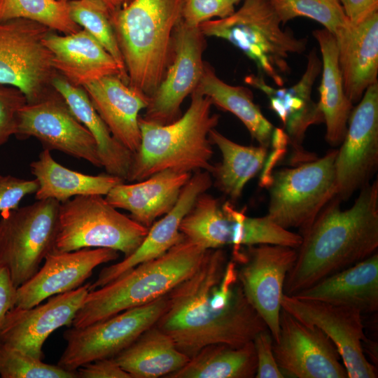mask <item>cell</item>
Returning a JSON list of instances; mask_svg holds the SVG:
<instances>
[{"label":"cell","instance_id":"8992f818","mask_svg":"<svg viewBox=\"0 0 378 378\" xmlns=\"http://www.w3.org/2000/svg\"><path fill=\"white\" fill-rule=\"evenodd\" d=\"M243 1L231 15L206 21L199 28L205 36L232 43L253 60L276 86H284V76L290 71V55L304 52L307 40L281 28V20L269 0Z\"/></svg>","mask_w":378,"mask_h":378},{"label":"cell","instance_id":"9c48e42d","mask_svg":"<svg viewBox=\"0 0 378 378\" xmlns=\"http://www.w3.org/2000/svg\"><path fill=\"white\" fill-rule=\"evenodd\" d=\"M337 150L293 168L275 172L269 184L267 216L286 229H307L336 196Z\"/></svg>","mask_w":378,"mask_h":378},{"label":"cell","instance_id":"4316f807","mask_svg":"<svg viewBox=\"0 0 378 378\" xmlns=\"http://www.w3.org/2000/svg\"><path fill=\"white\" fill-rule=\"evenodd\" d=\"M294 296L357 309H378V253L328 276Z\"/></svg>","mask_w":378,"mask_h":378},{"label":"cell","instance_id":"8d00e7d4","mask_svg":"<svg viewBox=\"0 0 378 378\" xmlns=\"http://www.w3.org/2000/svg\"><path fill=\"white\" fill-rule=\"evenodd\" d=\"M281 24L298 17L320 23L335 38L351 24L339 0H269Z\"/></svg>","mask_w":378,"mask_h":378},{"label":"cell","instance_id":"ee69618b","mask_svg":"<svg viewBox=\"0 0 378 378\" xmlns=\"http://www.w3.org/2000/svg\"><path fill=\"white\" fill-rule=\"evenodd\" d=\"M17 288L8 270L0 267V331L8 312L15 306Z\"/></svg>","mask_w":378,"mask_h":378},{"label":"cell","instance_id":"d6a6232c","mask_svg":"<svg viewBox=\"0 0 378 378\" xmlns=\"http://www.w3.org/2000/svg\"><path fill=\"white\" fill-rule=\"evenodd\" d=\"M256 370L253 341L241 346L212 344L201 349L167 378H252Z\"/></svg>","mask_w":378,"mask_h":378},{"label":"cell","instance_id":"83f0119b","mask_svg":"<svg viewBox=\"0 0 378 378\" xmlns=\"http://www.w3.org/2000/svg\"><path fill=\"white\" fill-rule=\"evenodd\" d=\"M321 55V80L318 88V108L326 124V139L332 146L343 141L353 104L348 99L338 62L335 37L325 29L312 32Z\"/></svg>","mask_w":378,"mask_h":378},{"label":"cell","instance_id":"277c9868","mask_svg":"<svg viewBox=\"0 0 378 378\" xmlns=\"http://www.w3.org/2000/svg\"><path fill=\"white\" fill-rule=\"evenodd\" d=\"M183 0H133L111 15L128 85L149 98L162 82L173 56L175 28Z\"/></svg>","mask_w":378,"mask_h":378},{"label":"cell","instance_id":"7bdbcfd3","mask_svg":"<svg viewBox=\"0 0 378 378\" xmlns=\"http://www.w3.org/2000/svg\"><path fill=\"white\" fill-rule=\"evenodd\" d=\"M80 378H132L113 358L96 360L76 370Z\"/></svg>","mask_w":378,"mask_h":378},{"label":"cell","instance_id":"b9f144b4","mask_svg":"<svg viewBox=\"0 0 378 378\" xmlns=\"http://www.w3.org/2000/svg\"><path fill=\"white\" fill-rule=\"evenodd\" d=\"M273 337L268 329L258 332L253 340L256 360V378H283L273 351Z\"/></svg>","mask_w":378,"mask_h":378},{"label":"cell","instance_id":"ac0fdd59","mask_svg":"<svg viewBox=\"0 0 378 378\" xmlns=\"http://www.w3.org/2000/svg\"><path fill=\"white\" fill-rule=\"evenodd\" d=\"M205 36L199 27L187 25L181 20L175 28L173 56L165 75L146 108L144 120L165 125L181 116V105L196 89L202 76L205 62Z\"/></svg>","mask_w":378,"mask_h":378},{"label":"cell","instance_id":"1f68e13d","mask_svg":"<svg viewBox=\"0 0 378 378\" xmlns=\"http://www.w3.org/2000/svg\"><path fill=\"white\" fill-rule=\"evenodd\" d=\"M197 88L207 96L213 104L237 117L259 145L269 147L274 126L254 103L253 94L248 88L226 83L206 62Z\"/></svg>","mask_w":378,"mask_h":378},{"label":"cell","instance_id":"f546056e","mask_svg":"<svg viewBox=\"0 0 378 378\" xmlns=\"http://www.w3.org/2000/svg\"><path fill=\"white\" fill-rule=\"evenodd\" d=\"M31 173L38 183L35 199H52L59 203L79 195L105 196L115 186L125 182L109 174L88 175L58 163L48 149L30 164Z\"/></svg>","mask_w":378,"mask_h":378},{"label":"cell","instance_id":"ba28073f","mask_svg":"<svg viewBox=\"0 0 378 378\" xmlns=\"http://www.w3.org/2000/svg\"><path fill=\"white\" fill-rule=\"evenodd\" d=\"M180 232L204 249L262 244L298 248L302 242L300 234L277 225L267 216H248L230 202L221 203L205 192L197 198L183 219Z\"/></svg>","mask_w":378,"mask_h":378},{"label":"cell","instance_id":"74e56055","mask_svg":"<svg viewBox=\"0 0 378 378\" xmlns=\"http://www.w3.org/2000/svg\"><path fill=\"white\" fill-rule=\"evenodd\" d=\"M0 377L2 378H77L69 371L48 364L21 351L0 342Z\"/></svg>","mask_w":378,"mask_h":378},{"label":"cell","instance_id":"836d02e7","mask_svg":"<svg viewBox=\"0 0 378 378\" xmlns=\"http://www.w3.org/2000/svg\"><path fill=\"white\" fill-rule=\"evenodd\" d=\"M212 144L219 149L222 160L211 174L218 189L232 200H238L246 183L262 169L267 155V148L239 144L215 128L209 134Z\"/></svg>","mask_w":378,"mask_h":378},{"label":"cell","instance_id":"cb8c5ba5","mask_svg":"<svg viewBox=\"0 0 378 378\" xmlns=\"http://www.w3.org/2000/svg\"><path fill=\"white\" fill-rule=\"evenodd\" d=\"M190 172L165 169L133 183H120L106 195L113 207L130 212V217L149 228L176 204Z\"/></svg>","mask_w":378,"mask_h":378},{"label":"cell","instance_id":"d4e9b609","mask_svg":"<svg viewBox=\"0 0 378 378\" xmlns=\"http://www.w3.org/2000/svg\"><path fill=\"white\" fill-rule=\"evenodd\" d=\"M44 43L52 54L55 71L75 86L85 85L111 75L122 79L113 57L87 31L58 35L51 31Z\"/></svg>","mask_w":378,"mask_h":378},{"label":"cell","instance_id":"603a6c76","mask_svg":"<svg viewBox=\"0 0 378 378\" xmlns=\"http://www.w3.org/2000/svg\"><path fill=\"white\" fill-rule=\"evenodd\" d=\"M83 88L114 138L135 153L141 143L139 112L147 108L150 98L118 75L103 77Z\"/></svg>","mask_w":378,"mask_h":378},{"label":"cell","instance_id":"bcb514c9","mask_svg":"<svg viewBox=\"0 0 378 378\" xmlns=\"http://www.w3.org/2000/svg\"><path fill=\"white\" fill-rule=\"evenodd\" d=\"M102 4L109 13L110 15L121 10L133 0H96Z\"/></svg>","mask_w":378,"mask_h":378},{"label":"cell","instance_id":"7c38bea8","mask_svg":"<svg viewBox=\"0 0 378 378\" xmlns=\"http://www.w3.org/2000/svg\"><path fill=\"white\" fill-rule=\"evenodd\" d=\"M166 302L167 295L92 324L67 329L63 334L66 348L57 365L76 371L92 361L113 358L156 323Z\"/></svg>","mask_w":378,"mask_h":378},{"label":"cell","instance_id":"e0dca14e","mask_svg":"<svg viewBox=\"0 0 378 378\" xmlns=\"http://www.w3.org/2000/svg\"><path fill=\"white\" fill-rule=\"evenodd\" d=\"M279 334L273 351L281 371L298 378H348L340 355L318 328L307 325L281 308Z\"/></svg>","mask_w":378,"mask_h":378},{"label":"cell","instance_id":"7402d4cb","mask_svg":"<svg viewBox=\"0 0 378 378\" xmlns=\"http://www.w3.org/2000/svg\"><path fill=\"white\" fill-rule=\"evenodd\" d=\"M322 62L315 48L308 56L305 70L300 80L289 87L268 84L260 75L245 77V83L264 93L271 108L282 121L288 136L295 147H298L308 127L323 122L318 103L312 100L314 84L321 72Z\"/></svg>","mask_w":378,"mask_h":378},{"label":"cell","instance_id":"4dcf8cb0","mask_svg":"<svg viewBox=\"0 0 378 378\" xmlns=\"http://www.w3.org/2000/svg\"><path fill=\"white\" fill-rule=\"evenodd\" d=\"M113 358L132 378L167 377L190 359L155 324Z\"/></svg>","mask_w":378,"mask_h":378},{"label":"cell","instance_id":"484cf974","mask_svg":"<svg viewBox=\"0 0 378 378\" xmlns=\"http://www.w3.org/2000/svg\"><path fill=\"white\" fill-rule=\"evenodd\" d=\"M346 94L354 104L377 82L378 11L335 38Z\"/></svg>","mask_w":378,"mask_h":378},{"label":"cell","instance_id":"5b68a950","mask_svg":"<svg viewBox=\"0 0 378 378\" xmlns=\"http://www.w3.org/2000/svg\"><path fill=\"white\" fill-rule=\"evenodd\" d=\"M207 250L184 237L160 257L90 290L72 326L82 328L166 295L197 268Z\"/></svg>","mask_w":378,"mask_h":378},{"label":"cell","instance_id":"8fae6325","mask_svg":"<svg viewBox=\"0 0 378 378\" xmlns=\"http://www.w3.org/2000/svg\"><path fill=\"white\" fill-rule=\"evenodd\" d=\"M51 31L24 18L0 21V84L20 90L27 103L36 102L54 90L52 82L58 73L44 43Z\"/></svg>","mask_w":378,"mask_h":378},{"label":"cell","instance_id":"30bf717a","mask_svg":"<svg viewBox=\"0 0 378 378\" xmlns=\"http://www.w3.org/2000/svg\"><path fill=\"white\" fill-rule=\"evenodd\" d=\"M59 204L52 199L38 200L1 213L0 267L8 270L16 288L36 274L53 250Z\"/></svg>","mask_w":378,"mask_h":378},{"label":"cell","instance_id":"e575fe53","mask_svg":"<svg viewBox=\"0 0 378 378\" xmlns=\"http://www.w3.org/2000/svg\"><path fill=\"white\" fill-rule=\"evenodd\" d=\"M69 0H0V21L24 18L41 23L65 35L82 28L73 21Z\"/></svg>","mask_w":378,"mask_h":378},{"label":"cell","instance_id":"d590c367","mask_svg":"<svg viewBox=\"0 0 378 378\" xmlns=\"http://www.w3.org/2000/svg\"><path fill=\"white\" fill-rule=\"evenodd\" d=\"M69 15L74 22L90 34L113 57L125 83L128 84L123 58L106 8L96 0H69Z\"/></svg>","mask_w":378,"mask_h":378},{"label":"cell","instance_id":"3957f363","mask_svg":"<svg viewBox=\"0 0 378 378\" xmlns=\"http://www.w3.org/2000/svg\"><path fill=\"white\" fill-rule=\"evenodd\" d=\"M211 99L196 88L186 113L175 121L160 125L139 117L141 143L134 153L127 178L136 182L165 169L213 172L210 131L219 115L211 113Z\"/></svg>","mask_w":378,"mask_h":378},{"label":"cell","instance_id":"f35d334b","mask_svg":"<svg viewBox=\"0 0 378 378\" xmlns=\"http://www.w3.org/2000/svg\"><path fill=\"white\" fill-rule=\"evenodd\" d=\"M27 103L18 88L0 84V146L17 132L19 113Z\"/></svg>","mask_w":378,"mask_h":378},{"label":"cell","instance_id":"f1b7e54d","mask_svg":"<svg viewBox=\"0 0 378 378\" xmlns=\"http://www.w3.org/2000/svg\"><path fill=\"white\" fill-rule=\"evenodd\" d=\"M52 86L94 137L102 167L106 173L126 181L134 154L114 138L85 89L72 85L59 74L54 78Z\"/></svg>","mask_w":378,"mask_h":378},{"label":"cell","instance_id":"d6986e66","mask_svg":"<svg viewBox=\"0 0 378 378\" xmlns=\"http://www.w3.org/2000/svg\"><path fill=\"white\" fill-rule=\"evenodd\" d=\"M90 284L53 295L48 302L30 308L15 306L6 316L0 342L42 360L43 344L50 334L62 326H72Z\"/></svg>","mask_w":378,"mask_h":378},{"label":"cell","instance_id":"5bb4252c","mask_svg":"<svg viewBox=\"0 0 378 378\" xmlns=\"http://www.w3.org/2000/svg\"><path fill=\"white\" fill-rule=\"evenodd\" d=\"M358 103L335 160V197L341 201L370 183L378 164V82Z\"/></svg>","mask_w":378,"mask_h":378},{"label":"cell","instance_id":"4fadbf2b","mask_svg":"<svg viewBox=\"0 0 378 378\" xmlns=\"http://www.w3.org/2000/svg\"><path fill=\"white\" fill-rule=\"evenodd\" d=\"M297 255V248L279 244L233 247L232 258L244 295L267 325L274 342L279 338L285 281Z\"/></svg>","mask_w":378,"mask_h":378},{"label":"cell","instance_id":"60d3db41","mask_svg":"<svg viewBox=\"0 0 378 378\" xmlns=\"http://www.w3.org/2000/svg\"><path fill=\"white\" fill-rule=\"evenodd\" d=\"M38 188V183L35 178L30 180L0 174V212L18 208L25 196L35 194Z\"/></svg>","mask_w":378,"mask_h":378},{"label":"cell","instance_id":"9a60e30c","mask_svg":"<svg viewBox=\"0 0 378 378\" xmlns=\"http://www.w3.org/2000/svg\"><path fill=\"white\" fill-rule=\"evenodd\" d=\"M15 135L20 139L34 137L45 149L61 151L102 167L94 137L55 89L41 99L22 106Z\"/></svg>","mask_w":378,"mask_h":378},{"label":"cell","instance_id":"ffe728a7","mask_svg":"<svg viewBox=\"0 0 378 378\" xmlns=\"http://www.w3.org/2000/svg\"><path fill=\"white\" fill-rule=\"evenodd\" d=\"M118 256V251L106 248L52 250L36 274L17 288L15 307L30 308L53 295L76 289L97 267Z\"/></svg>","mask_w":378,"mask_h":378},{"label":"cell","instance_id":"f6af8a7d","mask_svg":"<svg viewBox=\"0 0 378 378\" xmlns=\"http://www.w3.org/2000/svg\"><path fill=\"white\" fill-rule=\"evenodd\" d=\"M351 23H360L378 11V0H339Z\"/></svg>","mask_w":378,"mask_h":378},{"label":"cell","instance_id":"2e32d148","mask_svg":"<svg viewBox=\"0 0 378 378\" xmlns=\"http://www.w3.org/2000/svg\"><path fill=\"white\" fill-rule=\"evenodd\" d=\"M281 308L300 321L321 329L336 346L348 378H376L377 369L365 356L367 341L362 313L355 309L284 294Z\"/></svg>","mask_w":378,"mask_h":378},{"label":"cell","instance_id":"7dc6e473","mask_svg":"<svg viewBox=\"0 0 378 378\" xmlns=\"http://www.w3.org/2000/svg\"><path fill=\"white\" fill-rule=\"evenodd\" d=\"M230 3H232L233 5L238 4L240 1L244 0H228Z\"/></svg>","mask_w":378,"mask_h":378},{"label":"cell","instance_id":"ab89813d","mask_svg":"<svg viewBox=\"0 0 378 378\" xmlns=\"http://www.w3.org/2000/svg\"><path fill=\"white\" fill-rule=\"evenodd\" d=\"M234 5L228 0H183L181 20L192 27L214 18H223L231 15Z\"/></svg>","mask_w":378,"mask_h":378},{"label":"cell","instance_id":"44dd1931","mask_svg":"<svg viewBox=\"0 0 378 378\" xmlns=\"http://www.w3.org/2000/svg\"><path fill=\"white\" fill-rule=\"evenodd\" d=\"M211 185V174L209 172L197 171L192 174L174 206L149 227L137 249L120 262L102 269L94 282L90 284L89 290L104 286L137 265L160 257L179 243L184 238L180 232L183 219L197 198L206 192Z\"/></svg>","mask_w":378,"mask_h":378},{"label":"cell","instance_id":"52a82bcc","mask_svg":"<svg viewBox=\"0 0 378 378\" xmlns=\"http://www.w3.org/2000/svg\"><path fill=\"white\" fill-rule=\"evenodd\" d=\"M148 229L119 212L102 195H79L59 204L53 250L106 248L127 258L141 245Z\"/></svg>","mask_w":378,"mask_h":378},{"label":"cell","instance_id":"7a4b0ae2","mask_svg":"<svg viewBox=\"0 0 378 378\" xmlns=\"http://www.w3.org/2000/svg\"><path fill=\"white\" fill-rule=\"evenodd\" d=\"M335 197L301 232L284 293L294 295L374 254L378 248V182L368 183L354 204L342 209Z\"/></svg>","mask_w":378,"mask_h":378},{"label":"cell","instance_id":"6da1fadb","mask_svg":"<svg viewBox=\"0 0 378 378\" xmlns=\"http://www.w3.org/2000/svg\"><path fill=\"white\" fill-rule=\"evenodd\" d=\"M155 326L189 358L212 344L243 345L268 329L244 295L236 262L222 248L208 249L197 268L167 294Z\"/></svg>","mask_w":378,"mask_h":378}]
</instances>
